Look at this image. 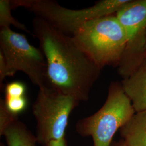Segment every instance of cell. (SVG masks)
<instances>
[{"label": "cell", "instance_id": "1", "mask_svg": "<svg viewBox=\"0 0 146 146\" xmlns=\"http://www.w3.org/2000/svg\"><path fill=\"white\" fill-rule=\"evenodd\" d=\"M33 34L46 58L50 87L81 101H87L99 78L100 68L76 44L45 20H33Z\"/></svg>", "mask_w": 146, "mask_h": 146}, {"label": "cell", "instance_id": "2", "mask_svg": "<svg viewBox=\"0 0 146 146\" xmlns=\"http://www.w3.org/2000/svg\"><path fill=\"white\" fill-rule=\"evenodd\" d=\"M72 37L101 69L105 66H118L127 44L125 31L114 15L87 22Z\"/></svg>", "mask_w": 146, "mask_h": 146}, {"label": "cell", "instance_id": "3", "mask_svg": "<svg viewBox=\"0 0 146 146\" xmlns=\"http://www.w3.org/2000/svg\"><path fill=\"white\" fill-rule=\"evenodd\" d=\"M135 113L122 84L114 82L104 105L94 114L78 120L76 131L82 136H90L93 146H110L116 133Z\"/></svg>", "mask_w": 146, "mask_h": 146}, {"label": "cell", "instance_id": "4", "mask_svg": "<svg viewBox=\"0 0 146 146\" xmlns=\"http://www.w3.org/2000/svg\"><path fill=\"white\" fill-rule=\"evenodd\" d=\"M129 0H103L82 9H69L52 0H13L12 9L24 7L68 35L74 34L87 22L113 15Z\"/></svg>", "mask_w": 146, "mask_h": 146}, {"label": "cell", "instance_id": "5", "mask_svg": "<svg viewBox=\"0 0 146 146\" xmlns=\"http://www.w3.org/2000/svg\"><path fill=\"white\" fill-rule=\"evenodd\" d=\"M78 100L46 87L39 88L32 112L36 121L37 143L46 146L52 141L65 138L69 116Z\"/></svg>", "mask_w": 146, "mask_h": 146}, {"label": "cell", "instance_id": "6", "mask_svg": "<svg viewBox=\"0 0 146 146\" xmlns=\"http://www.w3.org/2000/svg\"><path fill=\"white\" fill-rule=\"evenodd\" d=\"M0 47L14 75L21 71L39 88L50 87L46 58L40 49L29 43L25 35L11 28H2Z\"/></svg>", "mask_w": 146, "mask_h": 146}, {"label": "cell", "instance_id": "7", "mask_svg": "<svg viewBox=\"0 0 146 146\" xmlns=\"http://www.w3.org/2000/svg\"><path fill=\"white\" fill-rule=\"evenodd\" d=\"M116 16L125 31L127 44L118 72L128 78L146 56V0L129 1Z\"/></svg>", "mask_w": 146, "mask_h": 146}, {"label": "cell", "instance_id": "8", "mask_svg": "<svg viewBox=\"0 0 146 146\" xmlns=\"http://www.w3.org/2000/svg\"><path fill=\"white\" fill-rule=\"evenodd\" d=\"M121 84L136 113L146 110V56L135 70L123 79Z\"/></svg>", "mask_w": 146, "mask_h": 146}, {"label": "cell", "instance_id": "9", "mask_svg": "<svg viewBox=\"0 0 146 146\" xmlns=\"http://www.w3.org/2000/svg\"><path fill=\"white\" fill-rule=\"evenodd\" d=\"M127 146H146V110L135 113L120 129Z\"/></svg>", "mask_w": 146, "mask_h": 146}, {"label": "cell", "instance_id": "10", "mask_svg": "<svg viewBox=\"0 0 146 146\" xmlns=\"http://www.w3.org/2000/svg\"><path fill=\"white\" fill-rule=\"evenodd\" d=\"M8 146H36V139L25 125L18 119L9 125L3 133Z\"/></svg>", "mask_w": 146, "mask_h": 146}, {"label": "cell", "instance_id": "11", "mask_svg": "<svg viewBox=\"0 0 146 146\" xmlns=\"http://www.w3.org/2000/svg\"><path fill=\"white\" fill-rule=\"evenodd\" d=\"M12 7L10 0H0V27L2 28H11L13 26L22 31H26L33 35L28 28L23 23L16 20L11 14Z\"/></svg>", "mask_w": 146, "mask_h": 146}, {"label": "cell", "instance_id": "12", "mask_svg": "<svg viewBox=\"0 0 146 146\" xmlns=\"http://www.w3.org/2000/svg\"><path fill=\"white\" fill-rule=\"evenodd\" d=\"M4 102L6 108L11 114L17 116L26 109L28 101L26 96L19 97L5 96Z\"/></svg>", "mask_w": 146, "mask_h": 146}, {"label": "cell", "instance_id": "13", "mask_svg": "<svg viewBox=\"0 0 146 146\" xmlns=\"http://www.w3.org/2000/svg\"><path fill=\"white\" fill-rule=\"evenodd\" d=\"M18 119L17 116L13 115L5 107L4 100L0 101V136L3 135L5 129Z\"/></svg>", "mask_w": 146, "mask_h": 146}, {"label": "cell", "instance_id": "14", "mask_svg": "<svg viewBox=\"0 0 146 146\" xmlns=\"http://www.w3.org/2000/svg\"><path fill=\"white\" fill-rule=\"evenodd\" d=\"M26 87L20 81H13L7 84L5 88V96L19 97L25 96Z\"/></svg>", "mask_w": 146, "mask_h": 146}, {"label": "cell", "instance_id": "15", "mask_svg": "<svg viewBox=\"0 0 146 146\" xmlns=\"http://www.w3.org/2000/svg\"><path fill=\"white\" fill-rule=\"evenodd\" d=\"M14 75L11 72L5 58L2 52H0V86L2 88L3 82L6 77L13 76Z\"/></svg>", "mask_w": 146, "mask_h": 146}, {"label": "cell", "instance_id": "16", "mask_svg": "<svg viewBox=\"0 0 146 146\" xmlns=\"http://www.w3.org/2000/svg\"><path fill=\"white\" fill-rule=\"evenodd\" d=\"M46 146H67V141L65 138L58 141H52Z\"/></svg>", "mask_w": 146, "mask_h": 146}, {"label": "cell", "instance_id": "17", "mask_svg": "<svg viewBox=\"0 0 146 146\" xmlns=\"http://www.w3.org/2000/svg\"><path fill=\"white\" fill-rule=\"evenodd\" d=\"M110 146H127L125 145V142L124 141L121 139L119 141H113L111 145Z\"/></svg>", "mask_w": 146, "mask_h": 146}, {"label": "cell", "instance_id": "18", "mask_svg": "<svg viewBox=\"0 0 146 146\" xmlns=\"http://www.w3.org/2000/svg\"><path fill=\"white\" fill-rule=\"evenodd\" d=\"M0 146H5V145H4V143H1V144H0Z\"/></svg>", "mask_w": 146, "mask_h": 146}, {"label": "cell", "instance_id": "19", "mask_svg": "<svg viewBox=\"0 0 146 146\" xmlns=\"http://www.w3.org/2000/svg\"></svg>", "mask_w": 146, "mask_h": 146}]
</instances>
